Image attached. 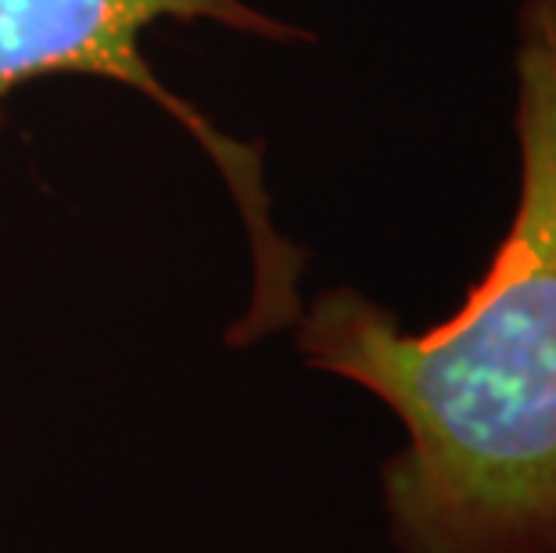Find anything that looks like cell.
I'll return each mask as SVG.
<instances>
[{
	"label": "cell",
	"mask_w": 556,
	"mask_h": 553,
	"mask_svg": "<svg viewBox=\"0 0 556 553\" xmlns=\"http://www.w3.org/2000/svg\"><path fill=\"white\" fill-rule=\"evenodd\" d=\"M517 202L464 305L428 331L352 285L305 302L294 352L384 403L395 553H556V0H520Z\"/></svg>",
	"instance_id": "6da1fadb"
},
{
	"label": "cell",
	"mask_w": 556,
	"mask_h": 553,
	"mask_svg": "<svg viewBox=\"0 0 556 553\" xmlns=\"http://www.w3.org/2000/svg\"><path fill=\"white\" fill-rule=\"evenodd\" d=\"M165 18L216 22L258 40H309L305 29L244 0H0V129L11 93L51 76H101L155 101L159 112L212 159L241 213L252 252V291L244 313L227 331V345L248 349L299 324L309 255L269 216L263 151L212 126L148 65L140 37Z\"/></svg>",
	"instance_id": "7a4b0ae2"
}]
</instances>
